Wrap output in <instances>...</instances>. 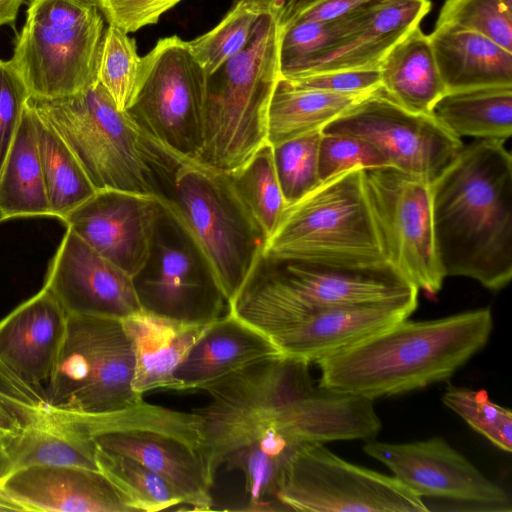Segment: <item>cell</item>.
Here are the masks:
<instances>
[{
    "mask_svg": "<svg viewBox=\"0 0 512 512\" xmlns=\"http://www.w3.org/2000/svg\"><path fill=\"white\" fill-rule=\"evenodd\" d=\"M0 493L21 511L130 512L98 470L33 466L0 478Z\"/></svg>",
    "mask_w": 512,
    "mask_h": 512,
    "instance_id": "22",
    "label": "cell"
},
{
    "mask_svg": "<svg viewBox=\"0 0 512 512\" xmlns=\"http://www.w3.org/2000/svg\"><path fill=\"white\" fill-rule=\"evenodd\" d=\"M135 357L134 391H179L175 374L209 324H188L141 310L121 320Z\"/></svg>",
    "mask_w": 512,
    "mask_h": 512,
    "instance_id": "24",
    "label": "cell"
},
{
    "mask_svg": "<svg viewBox=\"0 0 512 512\" xmlns=\"http://www.w3.org/2000/svg\"><path fill=\"white\" fill-rule=\"evenodd\" d=\"M418 293L372 304L324 308L271 340L280 354L318 362L409 318Z\"/></svg>",
    "mask_w": 512,
    "mask_h": 512,
    "instance_id": "21",
    "label": "cell"
},
{
    "mask_svg": "<svg viewBox=\"0 0 512 512\" xmlns=\"http://www.w3.org/2000/svg\"><path fill=\"white\" fill-rule=\"evenodd\" d=\"M22 402V401H21ZM26 425L0 442V478L33 466H77L98 470L93 440L24 402Z\"/></svg>",
    "mask_w": 512,
    "mask_h": 512,
    "instance_id": "27",
    "label": "cell"
},
{
    "mask_svg": "<svg viewBox=\"0 0 512 512\" xmlns=\"http://www.w3.org/2000/svg\"><path fill=\"white\" fill-rule=\"evenodd\" d=\"M377 148L391 167L432 183L464 144L432 114L406 110L380 87L356 101L322 129Z\"/></svg>",
    "mask_w": 512,
    "mask_h": 512,
    "instance_id": "16",
    "label": "cell"
},
{
    "mask_svg": "<svg viewBox=\"0 0 512 512\" xmlns=\"http://www.w3.org/2000/svg\"><path fill=\"white\" fill-rule=\"evenodd\" d=\"M378 69L383 91L408 111L431 114L446 93L429 37L419 26L386 54Z\"/></svg>",
    "mask_w": 512,
    "mask_h": 512,
    "instance_id": "28",
    "label": "cell"
},
{
    "mask_svg": "<svg viewBox=\"0 0 512 512\" xmlns=\"http://www.w3.org/2000/svg\"><path fill=\"white\" fill-rule=\"evenodd\" d=\"M430 9V0H370L358 9L355 27L344 45L309 74L378 68L386 54L419 26Z\"/></svg>",
    "mask_w": 512,
    "mask_h": 512,
    "instance_id": "25",
    "label": "cell"
},
{
    "mask_svg": "<svg viewBox=\"0 0 512 512\" xmlns=\"http://www.w3.org/2000/svg\"><path fill=\"white\" fill-rule=\"evenodd\" d=\"M165 204L148 259L132 277L141 309L183 323H211L229 312V301L190 229Z\"/></svg>",
    "mask_w": 512,
    "mask_h": 512,
    "instance_id": "13",
    "label": "cell"
},
{
    "mask_svg": "<svg viewBox=\"0 0 512 512\" xmlns=\"http://www.w3.org/2000/svg\"><path fill=\"white\" fill-rule=\"evenodd\" d=\"M275 354L280 352L269 337L228 312L206 326L179 366V391L202 390L225 374Z\"/></svg>",
    "mask_w": 512,
    "mask_h": 512,
    "instance_id": "23",
    "label": "cell"
},
{
    "mask_svg": "<svg viewBox=\"0 0 512 512\" xmlns=\"http://www.w3.org/2000/svg\"><path fill=\"white\" fill-rule=\"evenodd\" d=\"M387 166H390L387 159L370 143L353 136L322 133L318 150V175L321 182L356 167L367 169Z\"/></svg>",
    "mask_w": 512,
    "mask_h": 512,
    "instance_id": "41",
    "label": "cell"
},
{
    "mask_svg": "<svg viewBox=\"0 0 512 512\" xmlns=\"http://www.w3.org/2000/svg\"><path fill=\"white\" fill-rule=\"evenodd\" d=\"M206 83L207 73L188 41L176 35L161 38L141 57L126 112L149 136L196 161L204 140Z\"/></svg>",
    "mask_w": 512,
    "mask_h": 512,
    "instance_id": "12",
    "label": "cell"
},
{
    "mask_svg": "<svg viewBox=\"0 0 512 512\" xmlns=\"http://www.w3.org/2000/svg\"><path fill=\"white\" fill-rule=\"evenodd\" d=\"M322 131H313L273 147V159L286 205L315 188L318 175V150Z\"/></svg>",
    "mask_w": 512,
    "mask_h": 512,
    "instance_id": "38",
    "label": "cell"
},
{
    "mask_svg": "<svg viewBox=\"0 0 512 512\" xmlns=\"http://www.w3.org/2000/svg\"><path fill=\"white\" fill-rule=\"evenodd\" d=\"M165 202L121 190H97L61 221L129 276L148 259L154 227Z\"/></svg>",
    "mask_w": 512,
    "mask_h": 512,
    "instance_id": "19",
    "label": "cell"
},
{
    "mask_svg": "<svg viewBox=\"0 0 512 512\" xmlns=\"http://www.w3.org/2000/svg\"><path fill=\"white\" fill-rule=\"evenodd\" d=\"M51 216L31 109L25 107L0 171V222Z\"/></svg>",
    "mask_w": 512,
    "mask_h": 512,
    "instance_id": "29",
    "label": "cell"
},
{
    "mask_svg": "<svg viewBox=\"0 0 512 512\" xmlns=\"http://www.w3.org/2000/svg\"><path fill=\"white\" fill-rule=\"evenodd\" d=\"M418 292L388 263L325 267L262 254L240 296L262 317L299 322L320 309L378 303Z\"/></svg>",
    "mask_w": 512,
    "mask_h": 512,
    "instance_id": "8",
    "label": "cell"
},
{
    "mask_svg": "<svg viewBox=\"0 0 512 512\" xmlns=\"http://www.w3.org/2000/svg\"><path fill=\"white\" fill-rule=\"evenodd\" d=\"M490 308L425 321L402 320L316 362L321 386L374 400L451 377L487 343Z\"/></svg>",
    "mask_w": 512,
    "mask_h": 512,
    "instance_id": "3",
    "label": "cell"
},
{
    "mask_svg": "<svg viewBox=\"0 0 512 512\" xmlns=\"http://www.w3.org/2000/svg\"><path fill=\"white\" fill-rule=\"evenodd\" d=\"M165 203L190 229L230 305L263 254L267 233L238 195L228 174L196 161L187 160L179 168Z\"/></svg>",
    "mask_w": 512,
    "mask_h": 512,
    "instance_id": "10",
    "label": "cell"
},
{
    "mask_svg": "<svg viewBox=\"0 0 512 512\" xmlns=\"http://www.w3.org/2000/svg\"><path fill=\"white\" fill-rule=\"evenodd\" d=\"M97 469L130 512H157L183 504L171 485L137 460L95 445Z\"/></svg>",
    "mask_w": 512,
    "mask_h": 512,
    "instance_id": "34",
    "label": "cell"
},
{
    "mask_svg": "<svg viewBox=\"0 0 512 512\" xmlns=\"http://www.w3.org/2000/svg\"><path fill=\"white\" fill-rule=\"evenodd\" d=\"M304 363L270 355L202 388L211 400L193 411L202 419V456L213 480L218 468L225 466L243 474L248 497L264 499L274 493L284 466L304 445L292 411Z\"/></svg>",
    "mask_w": 512,
    "mask_h": 512,
    "instance_id": "1",
    "label": "cell"
},
{
    "mask_svg": "<svg viewBox=\"0 0 512 512\" xmlns=\"http://www.w3.org/2000/svg\"><path fill=\"white\" fill-rule=\"evenodd\" d=\"M0 511H21V509L0 493Z\"/></svg>",
    "mask_w": 512,
    "mask_h": 512,
    "instance_id": "48",
    "label": "cell"
},
{
    "mask_svg": "<svg viewBox=\"0 0 512 512\" xmlns=\"http://www.w3.org/2000/svg\"><path fill=\"white\" fill-rule=\"evenodd\" d=\"M287 80L307 88L353 96H365L381 87L378 68L322 71Z\"/></svg>",
    "mask_w": 512,
    "mask_h": 512,
    "instance_id": "43",
    "label": "cell"
},
{
    "mask_svg": "<svg viewBox=\"0 0 512 512\" xmlns=\"http://www.w3.org/2000/svg\"><path fill=\"white\" fill-rule=\"evenodd\" d=\"M43 287L68 315L122 320L142 310L132 277L70 228L49 264Z\"/></svg>",
    "mask_w": 512,
    "mask_h": 512,
    "instance_id": "20",
    "label": "cell"
},
{
    "mask_svg": "<svg viewBox=\"0 0 512 512\" xmlns=\"http://www.w3.org/2000/svg\"><path fill=\"white\" fill-rule=\"evenodd\" d=\"M435 248L444 277L499 291L512 278V157L504 140L464 145L431 183Z\"/></svg>",
    "mask_w": 512,
    "mask_h": 512,
    "instance_id": "2",
    "label": "cell"
},
{
    "mask_svg": "<svg viewBox=\"0 0 512 512\" xmlns=\"http://www.w3.org/2000/svg\"><path fill=\"white\" fill-rule=\"evenodd\" d=\"M263 255L325 267L387 263L364 169L337 173L287 205Z\"/></svg>",
    "mask_w": 512,
    "mask_h": 512,
    "instance_id": "6",
    "label": "cell"
},
{
    "mask_svg": "<svg viewBox=\"0 0 512 512\" xmlns=\"http://www.w3.org/2000/svg\"><path fill=\"white\" fill-rule=\"evenodd\" d=\"M354 12L326 23L281 22L280 77L294 79L307 75L335 54L354 26Z\"/></svg>",
    "mask_w": 512,
    "mask_h": 512,
    "instance_id": "33",
    "label": "cell"
},
{
    "mask_svg": "<svg viewBox=\"0 0 512 512\" xmlns=\"http://www.w3.org/2000/svg\"><path fill=\"white\" fill-rule=\"evenodd\" d=\"M284 3L272 0L246 45L207 75L204 140L196 162L231 173L268 141L269 104L280 78Z\"/></svg>",
    "mask_w": 512,
    "mask_h": 512,
    "instance_id": "5",
    "label": "cell"
},
{
    "mask_svg": "<svg viewBox=\"0 0 512 512\" xmlns=\"http://www.w3.org/2000/svg\"><path fill=\"white\" fill-rule=\"evenodd\" d=\"M78 422L104 449L133 458L164 478L194 510L214 504L202 456L203 423L193 410L183 412L145 402L101 414H81Z\"/></svg>",
    "mask_w": 512,
    "mask_h": 512,
    "instance_id": "7",
    "label": "cell"
},
{
    "mask_svg": "<svg viewBox=\"0 0 512 512\" xmlns=\"http://www.w3.org/2000/svg\"><path fill=\"white\" fill-rule=\"evenodd\" d=\"M25 0H0V26L10 25L14 27L17 14Z\"/></svg>",
    "mask_w": 512,
    "mask_h": 512,
    "instance_id": "47",
    "label": "cell"
},
{
    "mask_svg": "<svg viewBox=\"0 0 512 512\" xmlns=\"http://www.w3.org/2000/svg\"><path fill=\"white\" fill-rule=\"evenodd\" d=\"M442 401L496 447L511 452L512 412L492 402L485 390L450 385Z\"/></svg>",
    "mask_w": 512,
    "mask_h": 512,
    "instance_id": "39",
    "label": "cell"
},
{
    "mask_svg": "<svg viewBox=\"0 0 512 512\" xmlns=\"http://www.w3.org/2000/svg\"><path fill=\"white\" fill-rule=\"evenodd\" d=\"M363 450L421 498H443L480 509L511 511L506 491L441 437L409 443L371 439Z\"/></svg>",
    "mask_w": 512,
    "mask_h": 512,
    "instance_id": "18",
    "label": "cell"
},
{
    "mask_svg": "<svg viewBox=\"0 0 512 512\" xmlns=\"http://www.w3.org/2000/svg\"><path fill=\"white\" fill-rule=\"evenodd\" d=\"M428 37L446 92L512 86V52L486 36L436 24Z\"/></svg>",
    "mask_w": 512,
    "mask_h": 512,
    "instance_id": "26",
    "label": "cell"
},
{
    "mask_svg": "<svg viewBox=\"0 0 512 512\" xmlns=\"http://www.w3.org/2000/svg\"><path fill=\"white\" fill-rule=\"evenodd\" d=\"M31 111L51 216L61 220L89 199L96 189L60 135Z\"/></svg>",
    "mask_w": 512,
    "mask_h": 512,
    "instance_id": "32",
    "label": "cell"
},
{
    "mask_svg": "<svg viewBox=\"0 0 512 512\" xmlns=\"http://www.w3.org/2000/svg\"><path fill=\"white\" fill-rule=\"evenodd\" d=\"M370 0H285L281 22L326 23L340 19Z\"/></svg>",
    "mask_w": 512,
    "mask_h": 512,
    "instance_id": "45",
    "label": "cell"
},
{
    "mask_svg": "<svg viewBox=\"0 0 512 512\" xmlns=\"http://www.w3.org/2000/svg\"><path fill=\"white\" fill-rule=\"evenodd\" d=\"M227 174L269 239L287 206L275 170L272 145L267 141L243 166Z\"/></svg>",
    "mask_w": 512,
    "mask_h": 512,
    "instance_id": "35",
    "label": "cell"
},
{
    "mask_svg": "<svg viewBox=\"0 0 512 512\" xmlns=\"http://www.w3.org/2000/svg\"><path fill=\"white\" fill-rule=\"evenodd\" d=\"M431 114L460 139L505 141L512 134V86L446 92Z\"/></svg>",
    "mask_w": 512,
    "mask_h": 512,
    "instance_id": "31",
    "label": "cell"
},
{
    "mask_svg": "<svg viewBox=\"0 0 512 512\" xmlns=\"http://www.w3.org/2000/svg\"><path fill=\"white\" fill-rule=\"evenodd\" d=\"M365 185L385 258L428 296L445 279L434 241L431 183L394 167L364 169Z\"/></svg>",
    "mask_w": 512,
    "mask_h": 512,
    "instance_id": "15",
    "label": "cell"
},
{
    "mask_svg": "<svg viewBox=\"0 0 512 512\" xmlns=\"http://www.w3.org/2000/svg\"><path fill=\"white\" fill-rule=\"evenodd\" d=\"M29 96L26 85L10 60L0 59V171Z\"/></svg>",
    "mask_w": 512,
    "mask_h": 512,
    "instance_id": "42",
    "label": "cell"
},
{
    "mask_svg": "<svg viewBox=\"0 0 512 512\" xmlns=\"http://www.w3.org/2000/svg\"><path fill=\"white\" fill-rule=\"evenodd\" d=\"M280 510L426 512L423 499L394 476L351 464L309 443L295 451L277 484Z\"/></svg>",
    "mask_w": 512,
    "mask_h": 512,
    "instance_id": "14",
    "label": "cell"
},
{
    "mask_svg": "<svg viewBox=\"0 0 512 512\" xmlns=\"http://www.w3.org/2000/svg\"><path fill=\"white\" fill-rule=\"evenodd\" d=\"M140 62L135 40L122 28L109 24L100 46L97 81L121 111H126L132 100Z\"/></svg>",
    "mask_w": 512,
    "mask_h": 512,
    "instance_id": "37",
    "label": "cell"
},
{
    "mask_svg": "<svg viewBox=\"0 0 512 512\" xmlns=\"http://www.w3.org/2000/svg\"><path fill=\"white\" fill-rule=\"evenodd\" d=\"M436 24L474 31L512 52V7L503 0H445Z\"/></svg>",
    "mask_w": 512,
    "mask_h": 512,
    "instance_id": "40",
    "label": "cell"
},
{
    "mask_svg": "<svg viewBox=\"0 0 512 512\" xmlns=\"http://www.w3.org/2000/svg\"><path fill=\"white\" fill-rule=\"evenodd\" d=\"M271 3L272 0H237L214 28L188 41L207 75L246 45L258 19Z\"/></svg>",
    "mask_w": 512,
    "mask_h": 512,
    "instance_id": "36",
    "label": "cell"
},
{
    "mask_svg": "<svg viewBox=\"0 0 512 512\" xmlns=\"http://www.w3.org/2000/svg\"><path fill=\"white\" fill-rule=\"evenodd\" d=\"M68 314L43 287L0 320V381L18 400L46 404Z\"/></svg>",
    "mask_w": 512,
    "mask_h": 512,
    "instance_id": "17",
    "label": "cell"
},
{
    "mask_svg": "<svg viewBox=\"0 0 512 512\" xmlns=\"http://www.w3.org/2000/svg\"><path fill=\"white\" fill-rule=\"evenodd\" d=\"M182 0H98L109 24L127 33L156 24L160 17Z\"/></svg>",
    "mask_w": 512,
    "mask_h": 512,
    "instance_id": "44",
    "label": "cell"
},
{
    "mask_svg": "<svg viewBox=\"0 0 512 512\" xmlns=\"http://www.w3.org/2000/svg\"><path fill=\"white\" fill-rule=\"evenodd\" d=\"M27 421L20 400L0 391V442L20 432Z\"/></svg>",
    "mask_w": 512,
    "mask_h": 512,
    "instance_id": "46",
    "label": "cell"
},
{
    "mask_svg": "<svg viewBox=\"0 0 512 512\" xmlns=\"http://www.w3.org/2000/svg\"><path fill=\"white\" fill-rule=\"evenodd\" d=\"M362 97L307 88L280 77L269 104L267 140L274 146L322 131Z\"/></svg>",
    "mask_w": 512,
    "mask_h": 512,
    "instance_id": "30",
    "label": "cell"
},
{
    "mask_svg": "<svg viewBox=\"0 0 512 512\" xmlns=\"http://www.w3.org/2000/svg\"><path fill=\"white\" fill-rule=\"evenodd\" d=\"M104 31L98 0H31L10 62L30 96L72 95L97 82Z\"/></svg>",
    "mask_w": 512,
    "mask_h": 512,
    "instance_id": "9",
    "label": "cell"
},
{
    "mask_svg": "<svg viewBox=\"0 0 512 512\" xmlns=\"http://www.w3.org/2000/svg\"><path fill=\"white\" fill-rule=\"evenodd\" d=\"M134 372L133 347L120 319L68 315L44 406L81 414L124 409L143 399L133 389Z\"/></svg>",
    "mask_w": 512,
    "mask_h": 512,
    "instance_id": "11",
    "label": "cell"
},
{
    "mask_svg": "<svg viewBox=\"0 0 512 512\" xmlns=\"http://www.w3.org/2000/svg\"><path fill=\"white\" fill-rule=\"evenodd\" d=\"M26 104L60 135L96 191L170 198L187 159L145 133L98 81L68 96H29Z\"/></svg>",
    "mask_w": 512,
    "mask_h": 512,
    "instance_id": "4",
    "label": "cell"
}]
</instances>
